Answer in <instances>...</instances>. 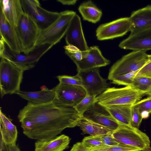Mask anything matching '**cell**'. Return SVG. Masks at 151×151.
<instances>
[{
  "label": "cell",
  "mask_w": 151,
  "mask_h": 151,
  "mask_svg": "<svg viewBox=\"0 0 151 151\" xmlns=\"http://www.w3.org/2000/svg\"><path fill=\"white\" fill-rule=\"evenodd\" d=\"M133 105L139 109L140 112L145 111L151 113V96L139 101Z\"/></svg>",
  "instance_id": "obj_34"
},
{
  "label": "cell",
  "mask_w": 151,
  "mask_h": 151,
  "mask_svg": "<svg viewBox=\"0 0 151 151\" xmlns=\"http://www.w3.org/2000/svg\"><path fill=\"white\" fill-rule=\"evenodd\" d=\"M132 104L103 106L119 124L131 125Z\"/></svg>",
  "instance_id": "obj_23"
},
{
  "label": "cell",
  "mask_w": 151,
  "mask_h": 151,
  "mask_svg": "<svg viewBox=\"0 0 151 151\" xmlns=\"http://www.w3.org/2000/svg\"><path fill=\"white\" fill-rule=\"evenodd\" d=\"M143 119L139 109L132 105L131 125L133 127L139 129Z\"/></svg>",
  "instance_id": "obj_33"
},
{
  "label": "cell",
  "mask_w": 151,
  "mask_h": 151,
  "mask_svg": "<svg viewBox=\"0 0 151 151\" xmlns=\"http://www.w3.org/2000/svg\"><path fill=\"white\" fill-rule=\"evenodd\" d=\"M151 61V54L146 52L132 51L123 56L111 68L108 79L112 81L119 75L135 72Z\"/></svg>",
  "instance_id": "obj_4"
},
{
  "label": "cell",
  "mask_w": 151,
  "mask_h": 151,
  "mask_svg": "<svg viewBox=\"0 0 151 151\" xmlns=\"http://www.w3.org/2000/svg\"><path fill=\"white\" fill-rule=\"evenodd\" d=\"M15 29L21 52L28 54L35 48L40 30L33 20L24 12L20 17Z\"/></svg>",
  "instance_id": "obj_6"
},
{
  "label": "cell",
  "mask_w": 151,
  "mask_h": 151,
  "mask_svg": "<svg viewBox=\"0 0 151 151\" xmlns=\"http://www.w3.org/2000/svg\"><path fill=\"white\" fill-rule=\"evenodd\" d=\"M54 88L55 96L52 102L61 106L73 107L87 94L86 90L82 86L59 83Z\"/></svg>",
  "instance_id": "obj_10"
},
{
  "label": "cell",
  "mask_w": 151,
  "mask_h": 151,
  "mask_svg": "<svg viewBox=\"0 0 151 151\" xmlns=\"http://www.w3.org/2000/svg\"><path fill=\"white\" fill-rule=\"evenodd\" d=\"M70 151H89L83 144L82 142H78L74 144Z\"/></svg>",
  "instance_id": "obj_38"
},
{
  "label": "cell",
  "mask_w": 151,
  "mask_h": 151,
  "mask_svg": "<svg viewBox=\"0 0 151 151\" xmlns=\"http://www.w3.org/2000/svg\"><path fill=\"white\" fill-rule=\"evenodd\" d=\"M96 96L87 94L78 104L73 107L82 117L84 113L92 109L96 103Z\"/></svg>",
  "instance_id": "obj_27"
},
{
  "label": "cell",
  "mask_w": 151,
  "mask_h": 151,
  "mask_svg": "<svg viewBox=\"0 0 151 151\" xmlns=\"http://www.w3.org/2000/svg\"><path fill=\"white\" fill-rule=\"evenodd\" d=\"M12 119L7 117L0 109V140L8 145L16 144L18 135L16 126Z\"/></svg>",
  "instance_id": "obj_20"
},
{
  "label": "cell",
  "mask_w": 151,
  "mask_h": 151,
  "mask_svg": "<svg viewBox=\"0 0 151 151\" xmlns=\"http://www.w3.org/2000/svg\"><path fill=\"white\" fill-rule=\"evenodd\" d=\"M0 42V58L6 60L23 71L34 67L40 58L53 46L48 44L42 45L25 54L12 51L1 37Z\"/></svg>",
  "instance_id": "obj_2"
},
{
  "label": "cell",
  "mask_w": 151,
  "mask_h": 151,
  "mask_svg": "<svg viewBox=\"0 0 151 151\" xmlns=\"http://www.w3.org/2000/svg\"><path fill=\"white\" fill-rule=\"evenodd\" d=\"M131 29L129 17L121 18L100 25L96 30L99 40L112 39L125 35Z\"/></svg>",
  "instance_id": "obj_11"
},
{
  "label": "cell",
  "mask_w": 151,
  "mask_h": 151,
  "mask_svg": "<svg viewBox=\"0 0 151 151\" xmlns=\"http://www.w3.org/2000/svg\"><path fill=\"white\" fill-rule=\"evenodd\" d=\"M78 73L87 94L97 96L109 88L107 80L100 76L98 68L79 71Z\"/></svg>",
  "instance_id": "obj_12"
},
{
  "label": "cell",
  "mask_w": 151,
  "mask_h": 151,
  "mask_svg": "<svg viewBox=\"0 0 151 151\" xmlns=\"http://www.w3.org/2000/svg\"><path fill=\"white\" fill-rule=\"evenodd\" d=\"M129 18L130 33L151 28V5L133 11Z\"/></svg>",
  "instance_id": "obj_18"
},
{
  "label": "cell",
  "mask_w": 151,
  "mask_h": 151,
  "mask_svg": "<svg viewBox=\"0 0 151 151\" xmlns=\"http://www.w3.org/2000/svg\"><path fill=\"white\" fill-rule=\"evenodd\" d=\"M56 77L60 83L82 86L81 79L78 73L76 75L73 76L62 75L58 76Z\"/></svg>",
  "instance_id": "obj_31"
},
{
  "label": "cell",
  "mask_w": 151,
  "mask_h": 151,
  "mask_svg": "<svg viewBox=\"0 0 151 151\" xmlns=\"http://www.w3.org/2000/svg\"><path fill=\"white\" fill-rule=\"evenodd\" d=\"M134 89L145 93L148 96H151V78L136 76L130 86Z\"/></svg>",
  "instance_id": "obj_26"
},
{
  "label": "cell",
  "mask_w": 151,
  "mask_h": 151,
  "mask_svg": "<svg viewBox=\"0 0 151 151\" xmlns=\"http://www.w3.org/2000/svg\"><path fill=\"white\" fill-rule=\"evenodd\" d=\"M0 10L6 19L17 27L21 16L24 13L21 0H0Z\"/></svg>",
  "instance_id": "obj_19"
},
{
  "label": "cell",
  "mask_w": 151,
  "mask_h": 151,
  "mask_svg": "<svg viewBox=\"0 0 151 151\" xmlns=\"http://www.w3.org/2000/svg\"><path fill=\"white\" fill-rule=\"evenodd\" d=\"M70 139L65 134L46 140H37L35 143V151H63L68 147Z\"/></svg>",
  "instance_id": "obj_22"
},
{
  "label": "cell",
  "mask_w": 151,
  "mask_h": 151,
  "mask_svg": "<svg viewBox=\"0 0 151 151\" xmlns=\"http://www.w3.org/2000/svg\"><path fill=\"white\" fill-rule=\"evenodd\" d=\"M78 10L84 20L93 23L100 20L102 14V11L91 1L82 3Z\"/></svg>",
  "instance_id": "obj_25"
},
{
  "label": "cell",
  "mask_w": 151,
  "mask_h": 151,
  "mask_svg": "<svg viewBox=\"0 0 151 151\" xmlns=\"http://www.w3.org/2000/svg\"><path fill=\"white\" fill-rule=\"evenodd\" d=\"M74 63L78 72L105 66L110 61L104 57L98 46H93L89 47L87 55L81 61Z\"/></svg>",
  "instance_id": "obj_15"
},
{
  "label": "cell",
  "mask_w": 151,
  "mask_h": 151,
  "mask_svg": "<svg viewBox=\"0 0 151 151\" xmlns=\"http://www.w3.org/2000/svg\"><path fill=\"white\" fill-rule=\"evenodd\" d=\"M23 71L6 59L1 58L0 88L1 97L20 90Z\"/></svg>",
  "instance_id": "obj_7"
},
{
  "label": "cell",
  "mask_w": 151,
  "mask_h": 151,
  "mask_svg": "<svg viewBox=\"0 0 151 151\" xmlns=\"http://www.w3.org/2000/svg\"><path fill=\"white\" fill-rule=\"evenodd\" d=\"M23 99L29 102L36 104H42L52 102L55 96V89H49L45 87L42 88L41 91L29 92L20 90L16 93Z\"/></svg>",
  "instance_id": "obj_21"
},
{
  "label": "cell",
  "mask_w": 151,
  "mask_h": 151,
  "mask_svg": "<svg viewBox=\"0 0 151 151\" xmlns=\"http://www.w3.org/2000/svg\"><path fill=\"white\" fill-rule=\"evenodd\" d=\"M65 54L74 62L81 61L87 55L88 50L81 51L78 48L72 45H66L64 47Z\"/></svg>",
  "instance_id": "obj_29"
},
{
  "label": "cell",
  "mask_w": 151,
  "mask_h": 151,
  "mask_svg": "<svg viewBox=\"0 0 151 151\" xmlns=\"http://www.w3.org/2000/svg\"><path fill=\"white\" fill-rule=\"evenodd\" d=\"M60 13L58 18L45 30L40 31L36 47L48 44L53 46L59 42L65 35L70 22L76 13L65 10Z\"/></svg>",
  "instance_id": "obj_5"
},
{
  "label": "cell",
  "mask_w": 151,
  "mask_h": 151,
  "mask_svg": "<svg viewBox=\"0 0 151 151\" xmlns=\"http://www.w3.org/2000/svg\"><path fill=\"white\" fill-rule=\"evenodd\" d=\"M0 151H21L16 144L8 145L0 141Z\"/></svg>",
  "instance_id": "obj_37"
},
{
  "label": "cell",
  "mask_w": 151,
  "mask_h": 151,
  "mask_svg": "<svg viewBox=\"0 0 151 151\" xmlns=\"http://www.w3.org/2000/svg\"><path fill=\"white\" fill-rule=\"evenodd\" d=\"M89 151H140L139 149L120 143L118 145L110 146L102 145L88 149Z\"/></svg>",
  "instance_id": "obj_28"
},
{
  "label": "cell",
  "mask_w": 151,
  "mask_h": 151,
  "mask_svg": "<svg viewBox=\"0 0 151 151\" xmlns=\"http://www.w3.org/2000/svg\"><path fill=\"white\" fill-rule=\"evenodd\" d=\"M77 126L80 127L84 134L96 136L112 133L114 131L83 116Z\"/></svg>",
  "instance_id": "obj_24"
},
{
  "label": "cell",
  "mask_w": 151,
  "mask_h": 151,
  "mask_svg": "<svg viewBox=\"0 0 151 151\" xmlns=\"http://www.w3.org/2000/svg\"><path fill=\"white\" fill-rule=\"evenodd\" d=\"M137 76L151 78V61L140 70Z\"/></svg>",
  "instance_id": "obj_36"
},
{
  "label": "cell",
  "mask_w": 151,
  "mask_h": 151,
  "mask_svg": "<svg viewBox=\"0 0 151 151\" xmlns=\"http://www.w3.org/2000/svg\"><path fill=\"white\" fill-rule=\"evenodd\" d=\"M0 35L9 47L13 51L20 53L21 49L15 29L0 11Z\"/></svg>",
  "instance_id": "obj_17"
},
{
  "label": "cell",
  "mask_w": 151,
  "mask_h": 151,
  "mask_svg": "<svg viewBox=\"0 0 151 151\" xmlns=\"http://www.w3.org/2000/svg\"><path fill=\"white\" fill-rule=\"evenodd\" d=\"M62 4L66 5H74L75 4L77 0H57Z\"/></svg>",
  "instance_id": "obj_39"
},
{
  "label": "cell",
  "mask_w": 151,
  "mask_h": 151,
  "mask_svg": "<svg viewBox=\"0 0 151 151\" xmlns=\"http://www.w3.org/2000/svg\"><path fill=\"white\" fill-rule=\"evenodd\" d=\"M82 117L73 107L58 106L53 102L36 104L28 102L17 116L24 135L41 141L55 137L65 128L77 126Z\"/></svg>",
  "instance_id": "obj_1"
},
{
  "label": "cell",
  "mask_w": 151,
  "mask_h": 151,
  "mask_svg": "<svg viewBox=\"0 0 151 151\" xmlns=\"http://www.w3.org/2000/svg\"><path fill=\"white\" fill-rule=\"evenodd\" d=\"M83 116L114 131L120 125L103 106L97 102L92 109L84 113Z\"/></svg>",
  "instance_id": "obj_16"
},
{
  "label": "cell",
  "mask_w": 151,
  "mask_h": 151,
  "mask_svg": "<svg viewBox=\"0 0 151 151\" xmlns=\"http://www.w3.org/2000/svg\"><path fill=\"white\" fill-rule=\"evenodd\" d=\"M82 143L88 149L93 148L103 145L100 135L89 136L85 137L82 140Z\"/></svg>",
  "instance_id": "obj_32"
},
{
  "label": "cell",
  "mask_w": 151,
  "mask_h": 151,
  "mask_svg": "<svg viewBox=\"0 0 151 151\" xmlns=\"http://www.w3.org/2000/svg\"><path fill=\"white\" fill-rule=\"evenodd\" d=\"M112 133L100 135L103 145L112 146L118 145L120 143L113 137Z\"/></svg>",
  "instance_id": "obj_35"
},
{
  "label": "cell",
  "mask_w": 151,
  "mask_h": 151,
  "mask_svg": "<svg viewBox=\"0 0 151 151\" xmlns=\"http://www.w3.org/2000/svg\"><path fill=\"white\" fill-rule=\"evenodd\" d=\"M141 114L142 119H147L149 116L150 113L147 111H142L140 112Z\"/></svg>",
  "instance_id": "obj_40"
},
{
  "label": "cell",
  "mask_w": 151,
  "mask_h": 151,
  "mask_svg": "<svg viewBox=\"0 0 151 151\" xmlns=\"http://www.w3.org/2000/svg\"><path fill=\"white\" fill-rule=\"evenodd\" d=\"M65 35L67 45L73 46L83 52L88 50L89 47L83 32L80 18L76 14L72 18Z\"/></svg>",
  "instance_id": "obj_14"
},
{
  "label": "cell",
  "mask_w": 151,
  "mask_h": 151,
  "mask_svg": "<svg viewBox=\"0 0 151 151\" xmlns=\"http://www.w3.org/2000/svg\"><path fill=\"white\" fill-rule=\"evenodd\" d=\"M119 47L133 51L146 52L151 50V28L130 33L127 38L120 43Z\"/></svg>",
  "instance_id": "obj_13"
},
{
  "label": "cell",
  "mask_w": 151,
  "mask_h": 151,
  "mask_svg": "<svg viewBox=\"0 0 151 151\" xmlns=\"http://www.w3.org/2000/svg\"><path fill=\"white\" fill-rule=\"evenodd\" d=\"M112 134L120 143L136 147L141 151H151L150 141L148 136L131 125L120 124Z\"/></svg>",
  "instance_id": "obj_8"
},
{
  "label": "cell",
  "mask_w": 151,
  "mask_h": 151,
  "mask_svg": "<svg viewBox=\"0 0 151 151\" xmlns=\"http://www.w3.org/2000/svg\"><path fill=\"white\" fill-rule=\"evenodd\" d=\"M24 13L31 18L40 31L46 29L59 17L60 13L48 11L41 7L37 0H21Z\"/></svg>",
  "instance_id": "obj_9"
},
{
  "label": "cell",
  "mask_w": 151,
  "mask_h": 151,
  "mask_svg": "<svg viewBox=\"0 0 151 151\" xmlns=\"http://www.w3.org/2000/svg\"><path fill=\"white\" fill-rule=\"evenodd\" d=\"M145 94L130 86L121 88L109 87L96 97V102L103 106L134 104Z\"/></svg>",
  "instance_id": "obj_3"
},
{
  "label": "cell",
  "mask_w": 151,
  "mask_h": 151,
  "mask_svg": "<svg viewBox=\"0 0 151 151\" xmlns=\"http://www.w3.org/2000/svg\"><path fill=\"white\" fill-rule=\"evenodd\" d=\"M139 70L116 76L112 79L111 83L118 85L130 86Z\"/></svg>",
  "instance_id": "obj_30"
}]
</instances>
